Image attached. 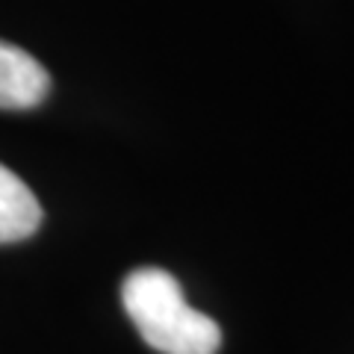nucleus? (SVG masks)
Here are the masks:
<instances>
[{"label": "nucleus", "mask_w": 354, "mask_h": 354, "mask_svg": "<svg viewBox=\"0 0 354 354\" xmlns=\"http://www.w3.org/2000/svg\"><path fill=\"white\" fill-rule=\"evenodd\" d=\"M121 301L142 339L162 354H216L221 328L183 295L174 274L157 266L130 272L121 283Z\"/></svg>", "instance_id": "1"}, {"label": "nucleus", "mask_w": 354, "mask_h": 354, "mask_svg": "<svg viewBox=\"0 0 354 354\" xmlns=\"http://www.w3.org/2000/svg\"><path fill=\"white\" fill-rule=\"evenodd\" d=\"M48 92L50 74L44 65L18 44L0 41V109H32Z\"/></svg>", "instance_id": "2"}, {"label": "nucleus", "mask_w": 354, "mask_h": 354, "mask_svg": "<svg viewBox=\"0 0 354 354\" xmlns=\"http://www.w3.org/2000/svg\"><path fill=\"white\" fill-rule=\"evenodd\" d=\"M41 225V204L21 177L0 162V245L32 236Z\"/></svg>", "instance_id": "3"}]
</instances>
